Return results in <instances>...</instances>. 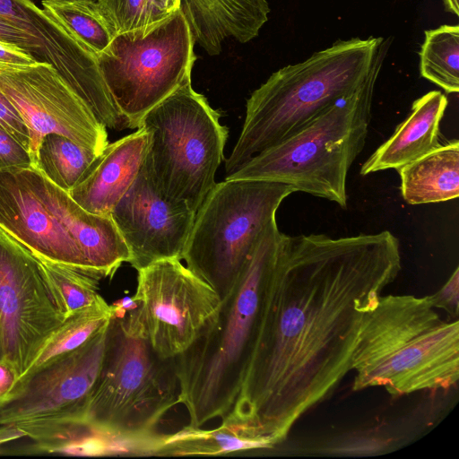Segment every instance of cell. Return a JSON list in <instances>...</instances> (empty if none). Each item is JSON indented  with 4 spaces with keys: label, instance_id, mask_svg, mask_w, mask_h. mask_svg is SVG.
<instances>
[{
    "label": "cell",
    "instance_id": "cell-1",
    "mask_svg": "<svg viewBox=\"0 0 459 459\" xmlns=\"http://www.w3.org/2000/svg\"><path fill=\"white\" fill-rule=\"evenodd\" d=\"M402 270L389 230L331 238L282 233L269 273L255 353L221 422L271 447L351 370L367 313Z\"/></svg>",
    "mask_w": 459,
    "mask_h": 459
},
{
    "label": "cell",
    "instance_id": "cell-2",
    "mask_svg": "<svg viewBox=\"0 0 459 459\" xmlns=\"http://www.w3.org/2000/svg\"><path fill=\"white\" fill-rule=\"evenodd\" d=\"M282 232L276 219L259 238L237 281L197 339L175 358L188 425L230 415L247 377L258 339L265 286Z\"/></svg>",
    "mask_w": 459,
    "mask_h": 459
},
{
    "label": "cell",
    "instance_id": "cell-3",
    "mask_svg": "<svg viewBox=\"0 0 459 459\" xmlns=\"http://www.w3.org/2000/svg\"><path fill=\"white\" fill-rule=\"evenodd\" d=\"M351 370L353 391L449 389L459 379V322L444 320L429 296L381 295L362 322Z\"/></svg>",
    "mask_w": 459,
    "mask_h": 459
},
{
    "label": "cell",
    "instance_id": "cell-4",
    "mask_svg": "<svg viewBox=\"0 0 459 459\" xmlns=\"http://www.w3.org/2000/svg\"><path fill=\"white\" fill-rule=\"evenodd\" d=\"M384 43L374 37L338 40L273 73L247 100L240 135L225 161V178L359 88Z\"/></svg>",
    "mask_w": 459,
    "mask_h": 459
},
{
    "label": "cell",
    "instance_id": "cell-5",
    "mask_svg": "<svg viewBox=\"0 0 459 459\" xmlns=\"http://www.w3.org/2000/svg\"><path fill=\"white\" fill-rule=\"evenodd\" d=\"M386 51L385 42L369 76L355 91L225 179L281 183L346 209L348 172L366 144L374 90Z\"/></svg>",
    "mask_w": 459,
    "mask_h": 459
},
{
    "label": "cell",
    "instance_id": "cell-6",
    "mask_svg": "<svg viewBox=\"0 0 459 459\" xmlns=\"http://www.w3.org/2000/svg\"><path fill=\"white\" fill-rule=\"evenodd\" d=\"M191 79L152 108L138 127L148 134L143 167L166 197L195 213L216 184L229 130Z\"/></svg>",
    "mask_w": 459,
    "mask_h": 459
},
{
    "label": "cell",
    "instance_id": "cell-7",
    "mask_svg": "<svg viewBox=\"0 0 459 459\" xmlns=\"http://www.w3.org/2000/svg\"><path fill=\"white\" fill-rule=\"evenodd\" d=\"M179 394L175 359L160 357L112 313L86 423L117 435L146 436L179 403Z\"/></svg>",
    "mask_w": 459,
    "mask_h": 459
},
{
    "label": "cell",
    "instance_id": "cell-8",
    "mask_svg": "<svg viewBox=\"0 0 459 459\" xmlns=\"http://www.w3.org/2000/svg\"><path fill=\"white\" fill-rule=\"evenodd\" d=\"M285 184L255 179L216 183L197 210L182 259L224 298L285 198Z\"/></svg>",
    "mask_w": 459,
    "mask_h": 459
},
{
    "label": "cell",
    "instance_id": "cell-9",
    "mask_svg": "<svg viewBox=\"0 0 459 459\" xmlns=\"http://www.w3.org/2000/svg\"><path fill=\"white\" fill-rule=\"evenodd\" d=\"M195 44L178 8L148 27L117 34L97 56L107 88L130 129L191 79Z\"/></svg>",
    "mask_w": 459,
    "mask_h": 459
},
{
    "label": "cell",
    "instance_id": "cell-10",
    "mask_svg": "<svg viewBox=\"0 0 459 459\" xmlns=\"http://www.w3.org/2000/svg\"><path fill=\"white\" fill-rule=\"evenodd\" d=\"M178 259L154 262L137 271V306L114 315L143 338L162 359L186 351L218 312L221 299Z\"/></svg>",
    "mask_w": 459,
    "mask_h": 459
},
{
    "label": "cell",
    "instance_id": "cell-11",
    "mask_svg": "<svg viewBox=\"0 0 459 459\" xmlns=\"http://www.w3.org/2000/svg\"><path fill=\"white\" fill-rule=\"evenodd\" d=\"M108 325L78 349L18 379L10 398L0 405V426L14 425L39 441L86 423Z\"/></svg>",
    "mask_w": 459,
    "mask_h": 459
},
{
    "label": "cell",
    "instance_id": "cell-12",
    "mask_svg": "<svg viewBox=\"0 0 459 459\" xmlns=\"http://www.w3.org/2000/svg\"><path fill=\"white\" fill-rule=\"evenodd\" d=\"M39 259L0 228V323L4 359L19 378L66 318Z\"/></svg>",
    "mask_w": 459,
    "mask_h": 459
},
{
    "label": "cell",
    "instance_id": "cell-13",
    "mask_svg": "<svg viewBox=\"0 0 459 459\" xmlns=\"http://www.w3.org/2000/svg\"><path fill=\"white\" fill-rule=\"evenodd\" d=\"M0 90L27 126L32 166L41 139L48 134H62L97 153L108 143L106 126L46 62L0 68Z\"/></svg>",
    "mask_w": 459,
    "mask_h": 459
},
{
    "label": "cell",
    "instance_id": "cell-14",
    "mask_svg": "<svg viewBox=\"0 0 459 459\" xmlns=\"http://www.w3.org/2000/svg\"><path fill=\"white\" fill-rule=\"evenodd\" d=\"M110 217L128 248V263L138 271L160 260H182L195 212L161 194L143 164Z\"/></svg>",
    "mask_w": 459,
    "mask_h": 459
},
{
    "label": "cell",
    "instance_id": "cell-15",
    "mask_svg": "<svg viewBox=\"0 0 459 459\" xmlns=\"http://www.w3.org/2000/svg\"><path fill=\"white\" fill-rule=\"evenodd\" d=\"M0 228L38 258L93 276L80 246L32 188L22 169L0 172Z\"/></svg>",
    "mask_w": 459,
    "mask_h": 459
},
{
    "label": "cell",
    "instance_id": "cell-16",
    "mask_svg": "<svg viewBox=\"0 0 459 459\" xmlns=\"http://www.w3.org/2000/svg\"><path fill=\"white\" fill-rule=\"evenodd\" d=\"M147 145L148 134L142 128L108 143L68 194L87 212L110 216L136 178Z\"/></svg>",
    "mask_w": 459,
    "mask_h": 459
},
{
    "label": "cell",
    "instance_id": "cell-17",
    "mask_svg": "<svg viewBox=\"0 0 459 459\" xmlns=\"http://www.w3.org/2000/svg\"><path fill=\"white\" fill-rule=\"evenodd\" d=\"M180 10L210 56L219 55L228 39L246 43L258 36L270 13L266 0H180Z\"/></svg>",
    "mask_w": 459,
    "mask_h": 459
},
{
    "label": "cell",
    "instance_id": "cell-18",
    "mask_svg": "<svg viewBox=\"0 0 459 459\" xmlns=\"http://www.w3.org/2000/svg\"><path fill=\"white\" fill-rule=\"evenodd\" d=\"M447 104V98L439 91H429L414 100L407 117L362 164L360 175L397 170L438 146L440 123Z\"/></svg>",
    "mask_w": 459,
    "mask_h": 459
},
{
    "label": "cell",
    "instance_id": "cell-19",
    "mask_svg": "<svg viewBox=\"0 0 459 459\" xmlns=\"http://www.w3.org/2000/svg\"><path fill=\"white\" fill-rule=\"evenodd\" d=\"M0 17L39 40L70 86L84 81L96 67V56L32 0H0Z\"/></svg>",
    "mask_w": 459,
    "mask_h": 459
},
{
    "label": "cell",
    "instance_id": "cell-20",
    "mask_svg": "<svg viewBox=\"0 0 459 459\" xmlns=\"http://www.w3.org/2000/svg\"><path fill=\"white\" fill-rule=\"evenodd\" d=\"M403 200L411 205L459 196V142L441 143L432 151L397 169Z\"/></svg>",
    "mask_w": 459,
    "mask_h": 459
},
{
    "label": "cell",
    "instance_id": "cell-21",
    "mask_svg": "<svg viewBox=\"0 0 459 459\" xmlns=\"http://www.w3.org/2000/svg\"><path fill=\"white\" fill-rule=\"evenodd\" d=\"M160 433L126 437L93 428L87 423L67 427L40 441L28 451L69 455H153Z\"/></svg>",
    "mask_w": 459,
    "mask_h": 459
},
{
    "label": "cell",
    "instance_id": "cell-22",
    "mask_svg": "<svg viewBox=\"0 0 459 459\" xmlns=\"http://www.w3.org/2000/svg\"><path fill=\"white\" fill-rule=\"evenodd\" d=\"M266 448L272 447L231 426L221 423L206 429L187 424L176 432L163 433L155 456L222 455Z\"/></svg>",
    "mask_w": 459,
    "mask_h": 459
},
{
    "label": "cell",
    "instance_id": "cell-23",
    "mask_svg": "<svg viewBox=\"0 0 459 459\" xmlns=\"http://www.w3.org/2000/svg\"><path fill=\"white\" fill-rule=\"evenodd\" d=\"M111 317L112 307L102 297L92 305L67 316L47 340L31 366L20 378L78 349L106 327Z\"/></svg>",
    "mask_w": 459,
    "mask_h": 459
},
{
    "label": "cell",
    "instance_id": "cell-24",
    "mask_svg": "<svg viewBox=\"0 0 459 459\" xmlns=\"http://www.w3.org/2000/svg\"><path fill=\"white\" fill-rule=\"evenodd\" d=\"M99 154L62 134H48L41 139L33 168L68 193Z\"/></svg>",
    "mask_w": 459,
    "mask_h": 459
},
{
    "label": "cell",
    "instance_id": "cell-25",
    "mask_svg": "<svg viewBox=\"0 0 459 459\" xmlns=\"http://www.w3.org/2000/svg\"><path fill=\"white\" fill-rule=\"evenodd\" d=\"M42 9L96 56L115 38V33L96 0H42Z\"/></svg>",
    "mask_w": 459,
    "mask_h": 459
},
{
    "label": "cell",
    "instance_id": "cell-26",
    "mask_svg": "<svg viewBox=\"0 0 459 459\" xmlns=\"http://www.w3.org/2000/svg\"><path fill=\"white\" fill-rule=\"evenodd\" d=\"M420 75L446 93L459 91V26L442 25L425 31L420 52Z\"/></svg>",
    "mask_w": 459,
    "mask_h": 459
},
{
    "label": "cell",
    "instance_id": "cell-27",
    "mask_svg": "<svg viewBox=\"0 0 459 459\" xmlns=\"http://www.w3.org/2000/svg\"><path fill=\"white\" fill-rule=\"evenodd\" d=\"M42 267L60 295L67 316L95 303L100 280L77 269L39 258Z\"/></svg>",
    "mask_w": 459,
    "mask_h": 459
},
{
    "label": "cell",
    "instance_id": "cell-28",
    "mask_svg": "<svg viewBox=\"0 0 459 459\" xmlns=\"http://www.w3.org/2000/svg\"><path fill=\"white\" fill-rule=\"evenodd\" d=\"M115 35L148 27L169 15L150 0H96Z\"/></svg>",
    "mask_w": 459,
    "mask_h": 459
},
{
    "label": "cell",
    "instance_id": "cell-29",
    "mask_svg": "<svg viewBox=\"0 0 459 459\" xmlns=\"http://www.w3.org/2000/svg\"><path fill=\"white\" fill-rule=\"evenodd\" d=\"M0 40L19 47L39 62H46L56 68L53 56L39 40L2 17H0Z\"/></svg>",
    "mask_w": 459,
    "mask_h": 459
},
{
    "label": "cell",
    "instance_id": "cell-30",
    "mask_svg": "<svg viewBox=\"0 0 459 459\" xmlns=\"http://www.w3.org/2000/svg\"><path fill=\"white\" fill-rule=\"evenodd\" d=\"M32 166L30 151L0 126V172Z\"/></svg>",
    "mask_w": 459,
    "mask_h": 459
},
{
    "label": "cell",
    "instance_id": "cell-31",
    "mask_svg": "<svg viewBox=\"0 0 459 459\" xmlns=\"http://www.w3.org/2000/svg\"><path fill=\"white\" fill-rule=\"evenodd\" d=\"M0 126L11 133L28 150L30 134L17 108L0 90Z\"/></svg>",
    "mask_w": 459,
    "mask_h": 459
},
{
    "label": "cell",
    "instance_id": "cell-32",
    "mask_svg": "<svg viewBox=\"0 0 459 459\" xmlns=\"http://www.w3.org/2000/svg\"><path fill=\"white\" fill-rule=\"evenodd\" d=\"M429 297L436 309H443L450 316L457 317L459 313V268L455 269L439 290Z\"/></svg>",
    "mask_w": 459,
    "mask_h": 459
},
{
    "label": "cell",
    "instance_id": "cell-33",
    "mask_svg": "<svg viewBox=\"0 0 459 459\" xmlns=\"http://www.w3.org/2000/svg\"><path fill=\"white\" fill-rule=\"evenodd\" d=\"M36 62L39 61L23 49L0 40V68L27 66Z\"/></svg>",
    "mask_w": 459,
    "mask_h": 459
},
{
    "label": "cell",
    "instance_id": "cell-34",
    "mask_svg": "<svg viewBox=\"0 0 459 459\" xmlns=\"http://www.w3.org/2000/svg\"><path fill=\"white\" fill-rule=\"evenodd\" d=\"M19 379L14 368L5 360H0V405L11 396Z\"/></svg>",
    "mask_w": 459,
    "mask_h": 459
},
{
    "label": "cell",
    "instance_id": "cell-35",
    "mask_svg": "<svg viewBox=\"0 0 459 459\" xmlns=\"http://www.w3.org/2000/svg\"><path fill=\"white\" fill-rule=\"evenodd\" d=\"M25 437V434L14 425L0 426V447L6 443Z\"/></svg>",
    "mask_w": 459,
    "mask_h": 459
},
{
    "label": "cell",
    "instance_id": "cell-36",
    "mask_svg": "<svg viewBox=\"0 0 459 459\" xmlns=\"http://www.w3.org/2000/svg\"><path fill=\"white\" fill-rule=\"evenodd\" d=\"M150 2L165 15H169L180 8V0H150Z\"/></svg>",
    "mask_w": 459,
    "mask_h": 459
},
{
    "label": "cell",
    "instance_id": "cell-37",
    "mask_svg": "<svg viewBox=\"0 0 459 459\" xmlns=\"http://www.w3.org/2000/svg\"><path fill=\"white\" fill-rule=\"evenodd\" d=\"M0 360H4V349H3V337H2L1 323H0Z\"/></svg>",
    "mask_w": 459,
    "mask_h": 459
}]
</instances>
